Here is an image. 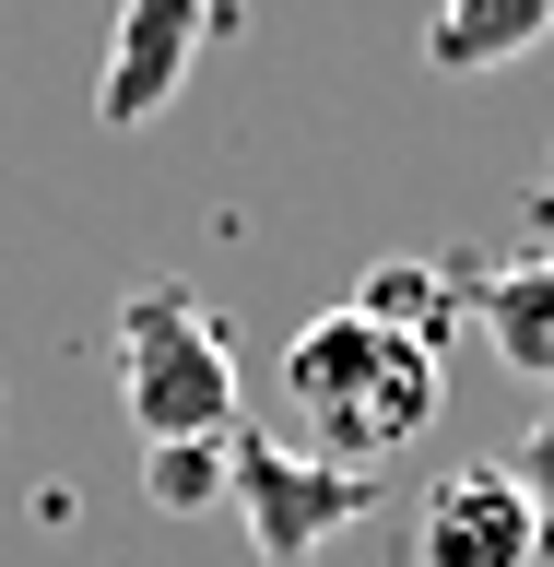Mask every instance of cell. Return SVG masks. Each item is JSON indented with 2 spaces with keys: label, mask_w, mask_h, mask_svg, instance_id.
Masks as SVG:
<instances>
[{
  "label": "cell",
  "mask_w": 554,
  "mask_h": 567,
  "mask_svg": "<svg viewBox=\"0 0 554 567\" xmlns=\"http://www.w3.org/2000/svg\"><path fill=\"white\" fill-rule=\"evenodd\" d=\"M414 567H543L531 496L508 485V461H449L414 508Z\"/></svg>",
  "instance_id": "5b68a950"
},
{
  "label": "cell",
  "mask_w": 554,
  "mask_h": 567,
  "mask_svg": "<svg viewBox=\"0 0 554 567\" xmlns=\"http://www.w3.org/2000/svg\"><path fill=\"white\" fill-rule=\"evenodd\" d=\"M224 35V0H118V35H106V71H95V118L106 131H142L154 106H177L189 60Z\"/></svg>",
  "instance_id": "277c9868"
},
{
  "label": "cell",
  "mask_w": 554,
  "mask_h": 567,
  "mask_svg": "<svg viewBox=\"0 0 554 567\" xmlns=\"http://www.w3.org/2000/svg\"><path fill=\"white\" fill-rule=\"evenodd\" d=\"M554 35V0H437V24H425V60L437 71H508V60H531Z\"/></svg>",
  "instance_id": "52a82bcc"
},
{
  "label": "cell",
  "mask_w": 554,
  "mask_h": 567,
  "mask_svg": "<svg viewBox=\"0 0 554 567\" xmlns=\"http://www.w3.org/2000/svg\"><path fill=\"white\" fill-rule=\"evenodd\" d=\"M460 308H472V331L495 343V367H508V379L554 390V248L495 260V272H460Z\"/></svg>",
  "instance_id": "8992f818"
},
{
  "label": "cell",
  "mask_w": 554,
  "mask_h": 567,
  "mask_svg": "<svg viewBox=\"0 0 554 567\" xmlns=\"http://www.w3.org/2000/svg\"><path fill=\"white\" fill-rule=\"evenodd\" d=\"M224 496H237L260 567H318L366 508H378V473H343V461H318V450H272V437H248V425H237Z\"/></svg>",
  "instance_id": "3957f363"
},
{
  "label": "cell",
  "mask_w": 554,
  "mask_h": 567,
  "mask_svg": "<svg viewBox=\"0 0 554 567\" xmlns=\"http://www.w3.org/2000/svg\"><path fill=\"white\" fill-rule=\"evenodd\" d=\"M508 485L531 496V532H543V556H554V414L531 425L520 450H508Z\"/></svg>",
  "instance_id": "30bf717a"
},
{
  "label": "cell",
  "mask_w": 554,
  "mask_h": 567,
  "mask_svg": "<svg viewBox=\"0 0 554 567\" xmlns=\"http://www.w3.org/2000/svg\"><path fill=\"white\" fill-rule=\"evenodd\" d=\"M224 450H237V437H201V450H142V496H154V508H212V496H224Z\"/></svg>",
  "instance_id": "9c48e42d"
},
{
  "label": "cell",
  "mask_w": 554,
  "mask_h": 567,
  "mask_svg": "<svg viewBox=\"0 0 554 567\" xmlns=\"http://www.w3.org/2000/svg\"><path fill=\"white\" fill-rule=\"evenodd\" d=\"M118 390H130L142 450H201L237 437V343L189 284H130L118 308Z\"/></svg>",
  "instance_id": "7a4b0ae2"
},
{
  "label": "cell",
  "mask_w": 554,
  "mask_h": 567,
  "mask_svg": "<svg viewBox=\"0 0 554 567\" xmlns=\"http://www.w3.org/2000/svg\"><path fill=\"white\" fill-rule=\"evenodd\" d=\"M283 390H295V425H307L318 461H343V473H378L389 450H414L425 425H437V354L378 331V319H307L295 343H283Z\"/></svg>",
  "instance_id": "6da1fadb"
},
{
  "label": "cell",
  "mask_w": 554,
  "mask_h": 567,
  "mask_svg": "<svg viewBox=\"0 0 554 567\" xmlns=\"http://www.w3.org/2000/svg\"><path fill=\"white\" fill-rule=\"evenodd\" d=\"M343 308L378 319V331H401V343H425V354H449V331H460V272H437V260H378Z\"/></svg>",
  "instance_id": "ba28073f"
}]
</instances>
